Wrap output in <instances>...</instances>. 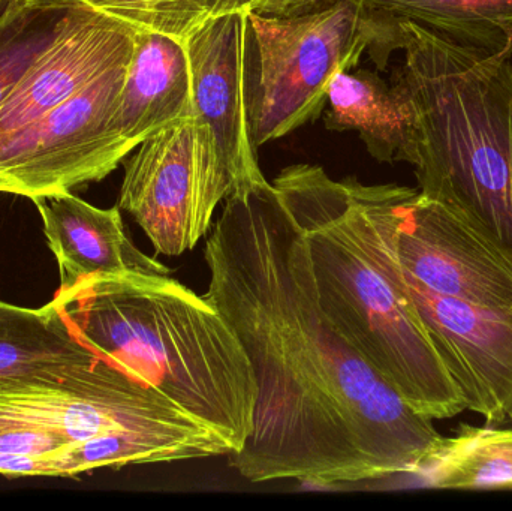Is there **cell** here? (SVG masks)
Masks as SVG:
<instances>
[{
	"instance_id": "2e32d148",
	"label": "cell",
	"mask_w": 512,
	"mask_h": 511,
	"mask_svg": "<svg viewBox=\"0 0 512 511\" xmlns=\"http://www.w3.org/2000/svg\"><path fill=\"white\" fill-rule=\"evenodd\" d=\"M327 104V129L358 132L376 161H402L414 111L397 87L370 69H351L333 78Z\"/></svg>"
},
{
	"instance_id": "603a6c76",
	"label": "cell",
	"mask_w": 512,
	"mask_h": 511,
	"mask_svg": "<svg viewBox=\"0 0 512 511\" xmlns=\"http://www.w3.org/2000/svg\"><path fill=\"white\" fill-rule=\"evenodd\" d=\"M29 5L38 6V8H57L66 9L65 0H26Z\"/></svg>"
},
{
	"instance_id": "8992f818",
	"label": "cell",
	"mask_w": 512,
	"mask_h": 511,
	"mask_svg": "<svg viewBox=\"0 0 512 511\" xmlns=\"http://www.w3.org/2000/svg\"><path fill=\"white\" fill-rule=\"evenodd\" d=\"M390 15L361 0H331L294 15L248 12L249 119L256 147L286 137L321 116L339 72L357 68L366 51L387 56Z\"/></svg>"
},
{
	"instance_id": "ffe728a7",
	"label": "cell",
	"mask_w": 512,
	"mask_h": 511,
	"mask_svg": "<svg viewBox=\"0 0 512 511\" xmlns=\"http://www.w3.org/2000/svg\"><path fill=\"white\" fill-rule=\"evenodd\" d=\"M114 18L135 33H161L185 42L207 18L206 0H65Z\"/></svg>"
},
{
	"instance_id": "52a82bcc",
	"label": "cell",
	"mask_w": 512,
	"mask_h": 511,
	"mask_svg": "<svg viewBox=\"0 0 512 511\" xmlns=\"http://www.w3.org/2000/svg\"><path fill=\"white\" fill-rule=\"evenodd\" d=\"M233 194L236 186L215 137L195 114L137 147L125 162L117 206L135 219L156 252L179 257L209 233L219 204Z\"/></svg>"
},
{
	"instance_id": "8fae6325",
	"label": "cell",
	"mask_w": 512,
	"mask_h": 511,
	"mask_svg": "<svg viewBox=\"0 0 512 511\" xmlns=\"http://www.w3.org/2000/svg\"><path fill=\"white\" fill-rule=\"evenodd\" d=\"M408 285L466 410L490 426L512 423V306L471 305Z\"/></svg>"
},
{
	"instance_id": "7c38bea8",
	"label": "cell",
	"mask_w": 512,
	"mask_h": 511,
	"mask_svg": "<svg viewBox=\"0 0 512 511\" xmlns=\"http://www.w3.org/2000/svg\"><path fill=\"white\" fill-rule=\"evenodd\" d=\"M248 12L210 15L185 41L195 114L212 131L236 192L265 180L249 119Z\"/></svg>"
},
{
	"instance_id": "7a4b0ae2",
	"label": "cell",
	"mask_w": 512,
	"mask_h": 511,
	"mask_svg": "<svg viewBox=\"0 0 512 511\" xmlns=\"http://www.w3.org/2000/svg\"><path fill=\"white\" fill-rule=\"evenodd\" d=\"M303 231L322 312L421 416L448 420L465 402L412 299L399 251L402 209L414 188L334 180L297 164L273 180Z\"/></svg>"
},
{
	"instance_id": "ba28073f",
	"label": "cell",
	"mask_w": 512,
	"mask_h": 511,
	"mask_svg": "<svg viewBox=\"0 0 512 511\" xmlns=\"http://www.w3.org/2000/svg\"><path fill=\"white\" fill-rule=\"evenodd\" d=\"M128 63L12 135L0 149V192L39 198L110 176L137 149L117 123Z\"/></svg>"
},
{
	"instance_id": "5b68a950",
	"label": "cell",
	"mask_w": 512,
	"mask_h": 511,
	"mask_svg": "<svg viewBox=\"0 0 512 511\" xmlns=\"http://www.w3.org/2000/svg\"><path fill=\"white\" fill-rule=\"evenodd\" d=\"M0 422L74 443L72 477L234 453L215 429L102 357L63 380L0 383Z\"/></svg>"
},
{
	"instance_id": "3957f363",
	"label": "cell",
	"mask_w": 512,
	"mask_h": 511,
	"mask_svg": "<svg viewBox=\"0 0 512 511\" xmlns=\"http://www.w3.org/2000/svg\"><path fill=\"white\" fill-rule=\"evenodd\" d=\"M53 300L90 350L215 429L234 453L243 449L254 428V369L204 296L170 275L122 273L59 287Z\"/></svg>"
},
{
	"instance_id": "ac0fdd59",
	"label": "cell",
	"mask_w": 512,
	"mask_h": 511,
	"mask_svg": "<svg viewBox=\"0 0 512 511\" xmlns=\"http://www.w3.org/2000/svg\"><path fill=\"white\" fill-rule=\"evenodd\" d=\"M414 476L436 489H512V429L462 423Z\"/></svg>"
},
{
	"instance_id": "d6986e66",
	"label": "cell",
	"mask_w": 512,
	"mask_h": 511,
	"mask_svg": "<svg viewBox=\"0 0 512 511\" xmlns=\"http://www.w3.org/2000/svg\"><path fill=\"white\" fill-rule=\"evenodd\" d=\"M65 9L38 8L26 0L0 6V107L36 54L53 35Z\"/></svg>"
},
{
	"instance_id": "7402d4cb",
	"label": "cell",
	"mask_w": 512,
	"mask_h": 511,
	"mask_svg": "<svg viewBox=\"0 0 512 511\" xmlns=\"http://www.w3.org/2000/svg\"><path fill=\"white\" fill-rule=\"evenodd\" d=\"M206 2L212 15L249 9V6H251V0H206Z\"/></svg>"
},
{
	"instance_id": "30bf717a",
	"label": "cell",
	"mask_w": 512,
	"mask_h": 511,
	"mask_svg": "<svg viewBox=\"0 0 512 511\" xmlns=\"http://www.w3.org/2000/svg\"><path fill=\"white\" fill-rule=\"evenodd\" d=\"M135 32L86 6L65 9L0 107V149L26 126L86 89L134 53Z\"/></svg>"
},
{
	"instance_id": "6da1fadb",
	"label": "cell",
	"mask_w": 512,
	"mask_h": 511,
	"mask_svg": "<svg viewBox=\"0 0 512 511\" xmlns=\"http://www.w3.org/2000/svg\"><path fill=\"white\" fill-rule=\"evenodd\" d=\"M204 299L254 369V428L230 464L252 483L414 476L442 443L322 312L303 231L267 179L225 200Z\"/></svg>"
},
{
	"instance_id": "277c9868",
	"label": "cell",
	"mask_w": 512,
	"mask_h": 511,
	"mask_svg": "<svg viewBox=\"0 0 512 511\" xmlns=\"http://www.w3.org/2000/svg\"><path fill=\"white\" fill-rule=\"evenodd\" d=\"M391 84L414 126L403 162L418 189L465 213L512 254V63L400 20Z\"/></svg>"
},
{
	"instance_id": "e0dca14e",
	"label": "cell",
	"mask_w": 512,
	"mask_h": 511,
	"mask_svg": "<svg viewBox=\"0 0 512 511\" xmlns=\"http://www.w3.org/2000/svg\"><path fill=\"white\" fill-rule=\"evenodd\" d=\"M370 11L412 21L463 47L512 59V0H361Z\"/></svg>"
},
{
	"instance_id": "5bb4252c",
	"label": "cell",
	"mask_w": 512,
	"mask_h": 511,
	"mask_svg": "<svg viewBox=\"0 0 512 511\" xmlns=\"http://www.w3.org/2000/svg\"><path fill=\"white\" fill-rule=\"evenodd\" d=\"M195 116L185 42L161 33H135L117 123L135 147L162 129Z\"/></svg>"
},
{
	"instance_id": "44dd1931",
	"label": "cell",
	"mask_w": 512,
	"mask_h": 511,
	"mask_svg": "<svg viewBox=\"0 0 512 511\" xmlns=\"http://www.w3.org/2000/svg\"><path fill=\"white\" fill-rule=\"evenodd\" d=\"M331 0H255L249 11L267 15H294L313 11Z\"/></svg>"
},
{
	"instance_id": "d4e9b609",
	"label": "cell",
	"mask_w": 512,
	"mask_h": 511,
	"mask_svg": "<svg viewBox=\"0 0 512 511\" xmlns=\"http://www.w3.org/2000/svg\"><path fill=\"white\" fill-rule=\"evenodd\" d=\"M255 0H251V6H252V3H254ZM251 6H249V9H251Z\"/></svg>"
},
{
	"instance_id": "9c48e42d",
	"label": "cell",
	"mask_w": 512,
	"mask_h": 511,
	"mask_svg": "<svg viewBox=\"0 0 512 511\" xmlns=\"http://www.w3.org/2000/svg\"><path fill=\"white\" fill-rule=\"evenodd\" d=\"M397 251L406 279L436 296L512 306V254L465 213L414 188L403 204Z\"/></svg>"
},
{
	"instance_id": "4fadbf2b",
	"label": "cell",
	"mask_w": 512,
	"mask_h": 511,
	"mask_svg": "<svg viewBox=\"0 0 512 511\" xmlns=\"http://www.w3.org/2000/svg\"><path fill=\"white\" fill-rule=\"evenodd\" d=\"M33 203L59 264L60 287L92 276L170 275V267L141 252L129 239L119 206L99 209L72 192Z\"/></svg>"
},
{
	"instance_id": "cb8c5ba5",
	"label": "cell",
	"mask_w": 512,
	"mask_h": 511,
	"mask_svg": "<svg viewBox=\"0 0 512 511\" xmlns=\"http://www.w3.org/2000/svg\"><path fill=\"white\" fill-rule=\"evenodd\" d=\"M5 2H8V0H0V6H2Z\"/></svg>"
},
{
	"instance_id": "9a60e30c",
	"label": "cell",
	"mask_w": 512,
	"mask_h": 511,
	"mask_svg": "<svg viewBox=\"0 0 512 511\" xmlns=\"http://www.w3.org/2000/svg\"><path fill=\"white\" fill-rule=\"evenodd\" d=\"M98 359L72 332L54 300L41 308L0 300V383L63 380Z\"/></svg>"
}]
</instances>
